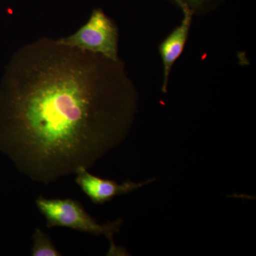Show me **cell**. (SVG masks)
I'll return each instance as SVG.
<instances>
[{"instance_id":"obj_4","label":"cell","mask_w":256,"mask_h":256,"mask_svg":"<svg viewBox=\"0 0 256 256\" xmlns=\"http://www.w3.org/2000/svg\"><path fill=\"white\" fill-rule=\"evenodd\" d=\"M74 174L76 176V182L79 188L96 204H104L114 197L127 194L156 180V178H151L143 182L126 181L122 184H118L112 180L92 175L86 168H80Z\"/></svg>"},{"instance_id":"obj_1","label":"cell","mask_w":256,"mask_h":256,"mask_svg":"<svg viewBox=\"0 0 256 256\" xmlns=\"http://www.w3.org/2000/svg\"><path fill=\"white\" fill-rule=\"evenodd\" d=\"M138 92L124 62L40 38L21 47L0 82V152L50 184L88 170L124 142Z\"/></svg>"},{"instance_id":"obj_2","label":"cell","mask_w":256,"mask_h":256,"mask_svg":"<svg viewBox=\"0 0 256 256\" xmlns=\"http://www.w3.org/2000/svg\"><path fill=\"white\" fill-rule=\"evenodd\" d=\"M36 205L46 220L47 228L64 227L96 236H104L110 242L111 252H116L112 238L124 223L120 218L105 224H98L78 202L72 198H46L40 196L36 198Z\"/></svg>"},{"instance_id":"obj_5","label":"cell","mask_w":256,"mask_h":256,"mask_svg":"<svg viewBox=\"0 0 256 256\" xmlns=\"http://www.w3.org/2000/svg\"><path fill=\"white\" fill-rule=\"evenodd\" d=\"M183 18L178 26L160 43L159 52L162 62L163 77L162 92H168L170 74L173 66L181 55L188 42L194 16L190 12L182 10Z\"/></svg>"},{"instance_id":"obj_3","label":"cell","mask_w":256,"mask_h":256,"mask_svg":"<svg viewBox=\"0 0 256 256\" xmlns=\"http://www.w3.org/2000/svg\"><path fill=\"white\" fill-rule=\"evenodd\" d=\"M119 32L117 25L100 8L92 10L88 21L78 31L58 38L63 44L119 60Z\"/></svg>"},{"instance_id":"obj_6","label":"cell","mask_w":256,"mask_h":256,"mask_svg":"<svg viewBox=\"0 0 256 256\" xmlns=\"http://www.w3.org/2000/svg\"><path fill=\"white\" fill-rule=\"evenodd\" d=\"M181 10H186L194 16L210 14L220 9L226 0H166Z\"/></svg>"},{"instance_id":"obj_7","label":"cell","mask_w":256,"mask_h":256,"mask_svg":"<svg viewBox=\"0 0 256 256\" xmlns=\"http://www.w3.org/2000/svg\"><path fill=\"white\" fill-rule=\"evenodd\" d=\"M33 246L32 248V256H60V254L54 245L50 236L41 228L35 229L32 236Z\"/></svg>"}]
</instances>
